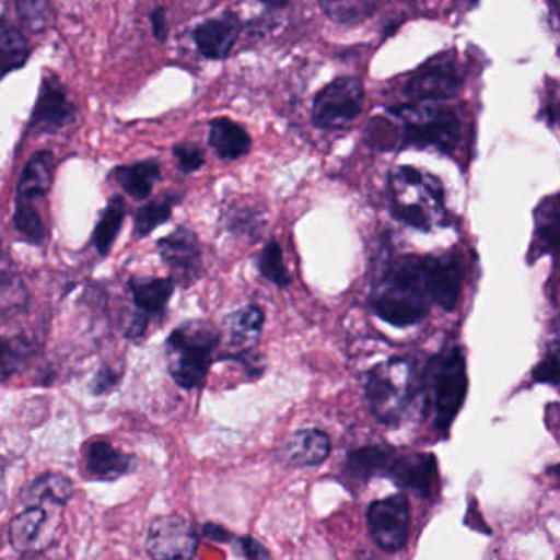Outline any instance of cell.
Segmentation results:
<instances>
[{"mask_svg": "<svg viewBox=\"0 0 560 560\" xmlns=\"http://www.w3.org/2000/svg\"><path fill=\"white\" fill-rule=\"evenodd\" d=\"M74 487L70 478L55 471H47L35 478L31 485L22 491V501L25 506H57L61 508L73 498Z\"/></svg>", "mask_w": 560, "mask_h": 560, "instance_id": "44dd1931", "label": "cell"}, {"mask_svg": "<svg viewBox=\"0 0 560 560\" xmlns=\"http://www.w3.org/2000/svg\"><path fill=\"white\" fill-rule=\"evenodd\" d=\"M54 185V155L50 152H38L22 172L18 186V199L34 202L44 198Z\"/></svg>", "mask_w": 560, "mask_h": 560, "instance_id": "603a6c76", "label": "cell"}, {"mask_svg": "<svg viewBox=\"0 0 560 560\" xmlns=\"http://www.w3.org/2000/svg\"><path fill=\"white\" fill-rule=\"evenodd\" d=\"M533 378L537 383H550V385L559 383V359H557L556 352L544 359L536 366V370L533 372Z\"/></svg>", "mask_w": 560, "mask_h": 560, "instance_id": "e575fe53", "label": "cell"}, {"mask_svg": "<svg viewBox=\"0 0 560 560\" xmlns=\"http://www.w3.org/2000/svg\"><path fill=\"white\" fill-rule=\"evenodd\" d=\"M198 546V534L186 517L166 514L150 524L145 547L153 559H191Z\"/></svg>", "mask_w": 560, "mask_h": 560, "instance_id": "9c48e42d", "label": "cell"}, {"mask_svg": "<svg viewBox=\"0 0 560 560\" xmlns=\"http://www.w3.org/2000/svg\"><path fill=\"white\" fill-rule=\"evenodd\" d=\"M74 114L77 109L63 84L54 74H47L42 81L40 94L32 113L31 129L38 133L57 132L73 122Z\"/></svg>", "mask_w": 560, "mask_h": 560, "instance_id": "4fadbf2b", "label": "cell"}, {"mask_svg": "<svg viewBox=\"0 0 560 560\" xmlns=\"http://www.w3.org/2000/svg\"><path fill=\"white\" fill-rule=\"evenodd\" d=\"M124 219H126V202L120 196H114L94 229L93 244L101 255L109 254L122 228Z\"/></svg>", "mask_w": 560, "mask_h": 560, "instance_id": "484cf974", "label": "cell"}, {"mask_svg": "<svg viewBox=\"0 0 560 560\" xmlns=\"http://www.w3.org/2000/svg\"><path fill=\"white\" fill-rule=\"evenodd\" d=\"M120 375L114 372L110 366H101L100 372L94 376L93 383H91V389L94 395H104V393L110 392L119 385Z\"/></svg>", "mask_w": 560, "mask_h": 560, "instance_id": "d590c367", "label": "cell"}, {"mask_svg": "<svg viewBox=\"0 0 560 560\" xmlns=\"http://www.w3.org/2000/svg\"><path fill=\"white\" fill-rule=\"evenodd\" d=\"M431 304L425 284V258L418 255L389 261L373 287V311L380 319L395 327L422 323Z\"/></svg>", "mask_w": 560, "mask_h": 560, "instance_id": "6da1fadb", "label": "cell"}, {"mask_svg": "<svg viewBox=\"0 0 560 560\" xmlns=\"http://www.w3.org/2000/svg\"><path fill=\"white\" fill-rule=\"evenodd\" d=\"M438 475V460L432 454H405L396 452L385 477L392 478L396 487L429 498Z\"/></svg>", "mask_w": 560, "mask_h": 560, "instance_id": "5bb4252c", "label": "cell"}, {"mask_svg": "<svg viewBox=\"0 0 560 560\" xmlns=\"http://www.w3.org/2000/svg\"><path fill=\"white\" fill-rule=\"evenodd\" d=\"M330 454V439L320 429H303L294 432L281 455L291 467L307 468L323 464Z\"/></svg>", "mask_w": 560, "mask_h": 560, "instance_id": "2e32d148", "label": "cell"}, {"mask_svg": "<svg viewBox=\"0 0 560 560\" xmlns=\"http://www.w3.org/2000/svg\"><path fill=\"white\" fill-rule=\"evenodd\" d=\"M57 526L58 516H55V508L47 510V506L40 504L27 506L18 516L12 517L9 524V540L18 552H38L51 546Z\"/></svg>", "mask_w": 560, "mask_h": 560, "instance_id": "8fae6325", "label": "cell"}, {"mask_svg": "<svg viewBox=\"0 0 560 560\" xmlns=\"http://www.w3.org/2000/svg\"><path fill=\"white\" fill-rule=\"evenodd\" d=\"M221 343V332L202 320H189L170 334L166 363L176 385L195 389L205 383Z\"/></svg>", "mask_w": 560, "mask_h": 560, "instance_id": "7a4b0ae2", "label": "cell"}, {"mask_svg": "<svg viewBox=\"0 0 560 560\" xmlns=\"http://www.w3.org/2000/svg\"><path fill=\"white\" fill-rule=\"evenodd\" d=\"M258 2H261V4L268 5V8L271 9H281L284 8V5H288L290 0H258Z\"/></svg>", "mask_w": 560, "mask_h": 560, "instance_id": "60d3db41", "label": "cell"}, {"mask_svg": "<svg viewBox=\"0 0 560 560\" xmlns=\"http://www.w3.org/2000/svg\"><path fill=\"white\" fill-rule=\"evenodd\" d=\"M365 91L357 78H339L319 91L313 104V124L323 130H343L362 114Z\"/></svg>", "mask_w": 560, "mask_h": 560, "instance_id": "8992f818", "label": "cell"}, {"mask_svg": "<svg viewBox=\"0 0 560 560\" xmlns=\"http://www.w3.org/2000/svg\"><path fill=\"white\" fill-rule=\"evenodd\" d=\"M14 224L19 234L24 235L25 241L32 242V244L42 245L47 238L44 221H42L40 214L32 202L18 199Z\"/></svg>", "mask_w": 560, "mask_h": 560, "instance_id": "1f68e13d", "label": "cell"}, {"mask_svg": "<svg viewBox=\"0 0 560 560\" xmlns=\"http://www.w3.org/2000/svg\"><path fill=\"white\" fill-rule=\"evenodd\" d=\"M265 314L258 306H245L229 314L224 320L225 336L237 352H248L257 346L264 329Z\"/></svg>", "mask_w": 560, "mask_h": 560, "instance_id": "ffe728a7", "label": "cell"}, {"mask_svg": "<svg viewBox=\"0 0 560 560\" xmlns=\"http://www.w3.org/2000/svg\"><path fill=\"white\" fill-rule=\"evenodd\" d=\"M31 342L22 337H0V382L21 373L31 362Z\"/></svg>", "mask_w": 560, "mask_h": 560, "instance_id": "83f0119b", "label": "cell"}, {"mask_svg": "<svg viewBox=\"0 0 560 560\" xmlns=\"http://www.w3.org/2000/svg\"><path fill=\"white\" fill-rule=\"evenodd\" d=\"M152 27L153 35H155L156 40L165 42L166 35H168V24H166V14L165 9L159 8L152 12Z\"/></svg>", "mask_w": 560, "mask_h": 560, "instance_id": "f35d334b", "label": "cell"}, {"mask_svg": "<svg viewBox=\"0 0 560 560\" xmlns=\"http://www.w3.org/2000/svg\"><path fill=\"white\" fill-rule=\"evenodd\" d=\"M172 278L133 277L129 281L133 304L147 317H163L175 293Z\"/></svg>", "mask_w": 560, "mask_h": 560, "instance_id": "e0dca14e", "label": "cell"}, {"mask_svg": "<svg viewBox=\"0 0 560 560\" xmlns=\"http://www.w3.org/2000/svg\"><path fill=\"white\" fill-rule=\"evenodd\" d=\"M88 471L100 480H116L122 475L136 470V455L126 454L114 447L110 442H91L86 454Z\"/></svg>", "mask_w": 560, "mask_h": 560, "instance_id": "ac0fdd59", "label": "cell"}, {"mask_svg": "<svg viewBox=\"0 0 560 560\" xmlns=\"http://www.w3.org/2000/svg\"><path fill=\"white\" fill-rule=\"evenodd\" d=\"M416 369L402 357L373 366L365 378V398L373 416L386 425H398L418 395Z\"/></svg>", "mask_w": 560, "mask_h": 560, "instance_id": "3957f363", "label": "cell"}, {"mask_svg": "<svg viewBox=\"0 0 560 560\" xmlns=\"http://www.w3.org/2000/svg\"><path fill=\"white\" fill-rule=\"evenodd\" d=\"M156 245L163 261L175 275L173 280L175 283L178 281L183 287H191L201 278L205 268H202L201 245L195 232L178 228Z\"/></svg>", "mask_w": 560, "mask_h": 560, "instance_id": "7c38bea8", "label": "cell"}, {"mask_svg": "<svg viewBox=\"0 0 560 560\" xmlns=\"http://www.w3.org/2000/svg\"><path fill=\"white\" fill-rule=\"evenodd\" d=\"M113 176L130 198L142 201L152 195L153 186L162 178V173L155 160H147V162L120 166L114 170Z\"/></svg>", "mask_w": 560, "mask_h": 560, "instance_id": "cb8c5ba5", "label": "cell"}, {"mask_svg": "<svg viewBox=\"0 0 560 560\" xmlns=\"http://www.w3.org/2000/svg\"><path fill=\"white\" fill-rule=\"evenodd\" d=\"M178 201L179 196L166 195L142 206L136 215L137 237H147L156 228L168 222V219L172 218L173 208Z\"/></svg>", "mask_w": 560, "mask_h": 560, "instance_id": "f1b7e54d", "label": "cell"}, {"mask_svg": "<svg viewBox=\"0 0 560 560\" xmlns=\"http://www.w3.org/2000/svg\"><path fill=\"white\" fill-rule=\"evenodd\" d=\"M537 238L544 247V252L553 250L557 241V222H559V201L557 196L547 199L536 212Z\"/></svg>", "mask_w": 560, "mask_h": 560, "instance_id": "d6a6232c", "label": "cell"}, {"mask_svg": "<svg viewBox=\"0 0 560 560\" xmlns=\"http://www.w3.org/2000/svg\"><path fill=\"white\" fill-rule=\"evenodd\" d=\"M27 60V38L14 25L0 21V80L12 71L21 70Z\"/></svg>", "mask_w": 560, "mask_h": 560, "instance_id": "d4e9b609", "label": "cell"}, {"mask_svg": "<svg viewBox=\"0 0 560 560\" xmlns=\"http://www.w3.org/2000/svg\"><path fill=\"white\" fill-rule=\"evenodd\" d=\"M380 0H320V8L337 24L355 25L372 18Z\"/></svg>", "mask_w": 560, "mask_h": 560, "instance_id": "4316f807", "label": "cell"}, {"mask_svg": "<svg viewBox=\"0 0 560 560\" xmlns=\"http://www.w3.org/2000/svg\"><path fill=\"white\" fill-rule=\"evenodd\" d=\"M173 153H175L176 160H178V168L183 173H195L205 166V153L199 147L183 143V145H176Z\"/></svg>", "mask_w": 560, "mask_h": 560, "instance_id": "836d02e7", "label": "cell"}, {"mask_svg": "<svg viewBox=\"0 0 560 560\" xmlns=\"http://www.w3.org/2000/svg\"><path fill=\"white\" fill-rule=\"evenodd\" d=\"M258 270L261 277L278 288H288L291 284V275L283 261V252L277 242L271 241L267 247L261 250L258 257Z\"/></svg>", "mask_w": 560, "mask_h": 560, "instance_id": "4dcf8cb0", "label": "cell"}, {"mask_svg": "<svg viewBox=\"0 0 560 560\" xmlns=\"http://www.w3.org/2000/svg\"><path fill=\"white\" fill-rule=\"evenodd\" d=\"M209 145L221 160H238L250 152L248 133L231 119H214L209 127Z\"/></svg>", "mask_w": 560, "mask_h": 560, "instance_id": "7402d4cb", "label": "cell"}, {"mask_svg": "<svg viewBox=\"0 0 560 560\" xmlns=\"http://www.w3.org/2000/svg\"><path fill=\"white\" fill-rule=\"evenodd\" d=\"M464 74L452 55H441L419 68L408 83L405 94L412 101H445L460 93Z\"/></svg>", "mask_w": 560, "mask_h": 560, "instance_id": "ba28073f", "label": "cell"}, {"mask_svg": "<svg viewBox=\"0 0 560 560\" xmlns=\"http://www.w3.org/2000/svg\"><path fill=\"white\" fill-rule=\"evenodd\" d=\"M238 546H241L242 556L248 557V559H268L270 557V552L265 549L264 544L258 542L254 537H244L238 540Z\"/></svg>", "mask_w": 560, "mask_h": 560, "instance_id": "74e56055", "label": "cell"}, {"mask_svg": "<svg viewBox=\"0 0 560 560\" xmlns=\"http://www.w3.org/2000/svg\"><path fill=\"white\" fill-rule=\"evenodd\" d=\"M425 258V284L432 304L452 313L460 298L465 280V261L460 252Z\"/></svg>", "mask_w": 560, "mask_h": 560, "instance_id": "30bf717a", "label": "cell"}, {"mask_svg": "<svg viewBox=\"0 0 560 560\" xmlns=\"http://www.w3.org/2000/svg\"><path fill=\"white\" fill-rule=\"evenodd\" d=\"M241 35V21L232 12L211 21L202 22L192 32L196 47L208 60H224L229 57Z\"/></svg>", "mask_w": 560, "mask_h": 560, "instance_id": "9a60e30c", "label": "cell"}, {"mask_svg": "<svg viewBox=\"0 0 560 560\" xmlns=\"http://www.w3.org/2000/svg\"><path fill=\"white\" fill-rule=\"evenodd\" d=\"M366 527L373 542L385 552L405 549L411 530V506L406 494L373 501L366 510Z\"/></svg>", "mask_w": 560, "mask_h": 560, "instance_id": "52a82bcc", "label": "cell"}, {"mask_svg": "<svg viewBox=\"0 0 560 560\" xmlns=\"http://www.w3.org/2000/svg\"><path fill=\"white\" fill-rule=\"evenodd\" d=\"M396 451L386 444L365 445L350 452L343 470L353 481L365 485L373 477H385Z\"/></svg>", "mask_w": 560, "mask_h": 560, "instance_id": "d6986e66", "label": "cell"}, {"mask_svg": "<svg viewBox=\"0 0 560 560\" xmlns=\"http://www.w3.org/2000/svg\"><path fill=\"white\" fill-rule=\"evenodd\" d=\"M235 231L242 232V234H260V221H257V215L250 211H242L237 218H234Z\"/></svg>", "mask_w": 560, "mask_h": 560, "instance_id": "8d00e7d4", "label": "cell"}, {"mask_svg": "<svg viewBox=\"0 0 560 560\" xmlns=\"http://www.w3.org/2000/svg\"><path fill=\"white\" fill-rule=\"evenodd\" d=\"M205 536L208 537L209 540H214V542H231L232 533H229L225 527L219 526V524H206L205 526Z\"/></svg>", "mask_w": 560, "mask_h": 560, "instance_id": "ab89813d", "label": "cell"}, {"mask_svg": "<svg viewBox=\"0 0 560 560\" xmlns=\"http://www.w3.org/2000/svg\"><path fill=\"white\" fill-rule=\"evenodd\" d=\"M15 9L22 25L32 34H42L54 24L55 12L51 0H18Z\"/></svg>", "mask_w": 560, "mask_h": 560, "instance_id": "f546056e", "label": "cell"}, {"mask_svg": "<svg viewBox=\"0 0 560 560\" xmlns=\"http://www.w3.org/2000/svg\"><path fill=\"white\" fill-rule=\"evenodd\" d=\"M388 114L402 120L401 145L452 152L460 140L462 126L457 114L442 107L399 106Z\"/></svg>", "mask_w": 560, "mask_h": 560, "instance_id": "5b68a950", "label": "cell"}, {"mask_svg": "<svg viewBox=\"0 0 560 560\" xmlns=\"http://www.w3.org/2000/svg\"><path fill=\"white\" fill-rule=\"evenodd\" d=\"M428 406L439 432H447L467 396L468 376L465 355L458 347L432 357L425 369Z\"/></svg>", "mask_w": 560, "mask_h": 560, "instance_id": "277c9868", "label": "cell"}]
</instances>
